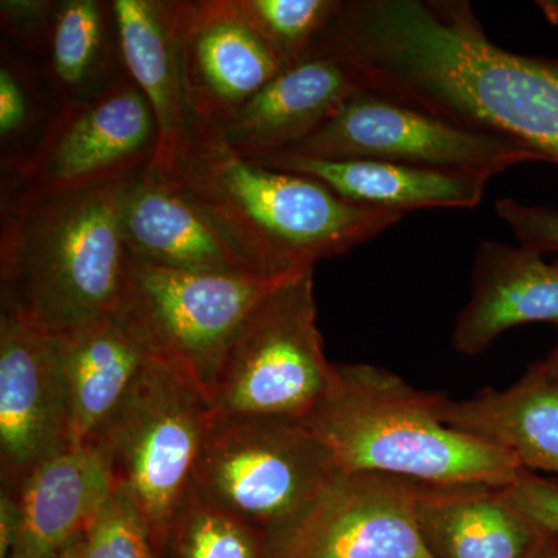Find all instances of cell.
Wrapping results in <instances>:
<instances>
[{
	"label": "cell",
	"instance_id": "obj_1",
	"mask_svg": "<svg viewBox=\"0 0 558 558\" xmlns=\"http://www.w3.org/2000/svg\"><path fill=\"white\" fill-rule=\"evenodd\" d=\"M315 49L377 94L558 165V60L502 49L464 0H349Z\"/></svg>",
	"mask_w": 558,
	"mask_h": 558
},
{
	"label": "cell",
	"instance_id": "obj_2",
	"mask_svg": "<svg viewBox=\"0 0 558 558\" xmlns=\"http://www.w3.org/2000/svg\"><path fill=\"white\" fill-rule=\"evenodd\" d=\"M267 277L314 270L387 231L402 213L341 199L318 180L241 156L193 119L170 172Z\"/></svg>",
	"mask_w": 558,
	"mask_h": 558
},
{
	"label": "cell",
	"instance_id": "obj_3",
	"mask_svg": "<svg viewBox=\"0 0 558 558\" xmlns=\"http://www.w3.org/2000/svg\"><path fill=\"white\" fill-rule=\"evenodd\" d=\"M446 398L380 366L336 365L328 395L301 424L325 444L340 472L433 486H509L524 469L506 451L447 424Z\"/></svg>",
	"mask_w": 558,
	"mask_h": 558
},
{
	"label": "cell",
	"instance_id": "obj_4",
	"mask_svg": "<svg viewBox=\"0 0 558 558\" xmlns=\"http://www.w3.org/2000/svg\"><path fill=\"white\" fill-rule=\"evenodd\" d=\"M132 179L53 199H3L2 304L53 336L119 314L130 259L121 205Z\"/></svg>",
	"mask_w": 558,
	"mask_h": 558
},
{
	"label": "cell",
	"instance_id": "obj_5",
	"mask_svg": "<svg viewBox=\"0 0 558 558\" xmlns=\"http://www.w3.org/2000/svg\"><path fill=\"white\" fill-rule=\"evenodd\" d=\"M317 314L314 270L275 286L223 351L208 392L213 417L301 422L310 416L336 377Z\"/></svg>",
	"mask_w": 558,
	"mask_h": 558
},
{
	"label": "cell",
	"instance_id": "obj_6",
	"mask_svg": "<svg viewBox=\"0 0 558 558\" xmlns=\"http://www.w3.org/2000/svg\"><path fill=\"white\" fill-rule=\"evenodd\" d=\"M213 410L207 395L167 363L153 360L89 444L113 488L130 495L159 546L189 497Z\"/></svg>",
	"mask_w": 558,
	"mask_h": 558
},
{
	"label": "cell",
	"instance_id": "obj_7",
	"mask_svg": "<svg viewBox=\"0 0 558 558\" xmlns=\"http://www.w3.org/2000/svg\"><path fill=\"white\" fill-rule=\"evenodd\" d=\"M339 472L299 421L213 417L190 492L270 538Z\"/></svg>",
	"mask_w": 558,
	"mask_h": 558
},
{
	"label": "cell",
	"instance_id": "obj_8",
	"mask_svg": "<svg viewBox=\"0 0 558 558\" xmlns=\"http://www.w3.org/2000/svg\"><path fill=\"white\" fill-rule=\"evenodd\" d=\"M289 277L170 269L130 258L119 314L154 360L178 369L208 398L230 340Z\"/></svg>",
	"mask_w": 558,
	"mask_h": 558
},
{
	"label": "cell",
	"instance_id": "obj_9",
	"mask_svg": "<svg viewBox=\"0 0 558 558\" xmlns=\"http://www.w3.org/2000/svg\"><path fill=\"white\" fill-rule=\"evenodd\" d=\"M156 150L153 110L124 73L105 89L57 109L3 197L46 201L123 182L148 168Z\"/></svg>",
	"mask_w": 558,
	"mask_h": 558
},
{
	"label": "cell",
	"instance_id": "obj_10",
	"mask_svg": "<svg viewBox=\"0 0 558 558\" xmlns=\"http://www.w3.org/2000/svg\"><path fill=\"white\" fill-rule=\"evenodd\" d=\"M282 153L391 161L490 179L517 165L542 161L512 140L465 130L371 89L352 95L310 137Z\"/></svg>",
	"mask_w": 558,
	"mask_h": 558
},
{
	"label": "cell",
	"instance_id": "obj_11",
	"mask_svg": "<svg viewBox=\"0 0 558 558\" xmlns=\"http://www.w3.org/2000/svg\"><path fill=\"white\" fill-rule=\"evenodd\" d=\"M269 558H435L416 517V483L339 472L292 523Z\"/></svg>",
	"mask_w": 558,
	"mask_h": 558
},
{
	"label": "cell",
	"instance_id": "obj_12",
	"mask_svg": "<svg viewBox=\"0 0 558 558\" xmlns=\"http://www.w3.org/2000/svg\"><path fill=\"white\" fill-rule=\"evenodd\" d=\"M72 447L68 399L54 337L27 314H0V465L20 487L44 462Z\"/></svg>",
	"mask_w": 558,
	"mask_h": 558
},
{
	"label": "cell",
	"instance_id": "obj_13",
	"mask_svg": "<svg viewBox=\"0 0 558 558\" xmlns=\"http://www.w3.org/2000/svg\"><path fill=\"white\" fill-rule=\"evenodd\" d=\"M191 117L219 128L282 69L233 0H163Z\"/></svg>",
	"mask_w": 558,
	"mask_h": 558
},
{
	"label": "cell",
	"instance_id": "obj_14",
	"mask_svg": "<svg viewBox=\"0 0 558 558\" xmlns=\"http://www.w3.org/2000/svg\"><path fill=\"white\" fill-rule=\"evenodd\" d=\"M128 255L170 269L260 274L199 202L171 175L143 170L121 205Z\"/></svg>",
	"mask_w": 558,
	"mask_h": 558
},
{
	"label": "cell",
	"instance_id": "obj_15",
	"mask_svg": "<svg viewBox=\"0 0 558 558\" xmlns=\"http://www.w3.org/2000/svg\"><path fill=\"white\" fill-rule=\"evenodd\" d=\"M363 89L368 87L354 65L329 51L314 50L279 70L216 131L241 156L259 159L300 145Z\"/></svg>",
	"mask_w": 558,
	"mask_h": 558
},
{
	"label": "cell",
	"instance_id": "obj_16",
	"mask_svg": "<svg viewBox=\"0 0 558 558\" xmlns=\"http://www.w3.org/2000/svg\"><path fill=\"white\" fill-rule=\"evenodd\" d=\"M472 295L459 312L451 344L459 354L478 355L501 333L526 323L558 328V260L535 250L484 241L473 263Z\"/></svg>",
	"mask_w": 558,
	"mask_h": 558
},
{
	"label": "cell",
	"instance_id": "obj_17",
	"mask_svg": "<svg viewBox=\"0 0 558 558\" xmlns=\"http://www.w3.org/2000/svg\"><path fill=\"white\" fill-rule=\"evenodd\" d=\"M112 488L108 465L92 444L44 462L20 487L9 488L14 497L9 558H60Z\"/></svg>",
	"mask_w": 558,
	"mask_h": 558
},
{
	"label": "cell",
	"instance_id": "obj_18",
	"mask_svg": "<svg viewBox=\"0 0 558 558\" xmlns=\"http://www.w3.org/2000/svg\"><path fill=\"white\" fill-rule=\"evenodd\" d=\"M53 337L72 446H86L154 359L120 314L102 315Z\"/></svg>",
	"mask_w": 558,
	"mask_h": 558
},
{
	"label": "cell",
	"instance_id": "obj_19",
	"mask_svg": "<svg viewBox=\"0 0 558 558\" xmlns=\"http://www.w3.org/2000/svg\"><path fill=\"white\" fill-rule=\"evenodd\" d=\"M416 517L435 558H531L549 532L487 484L416 483Z\"/></svg>",
	"mask_w": 558,
	"mask_h": 558
},
{
	"label": "cell",
	"instance_id": "obj_20",
	"mask_svg": "<svg viewBox=\"0 0 558 558\" xmlns=\"http://www.w3.org/2000/svg\"><path fill=\"white\" fill-rule=\"evenodd\" d=\"M250 160L318 180L341 199L402 215L422 208H475L483 201L490 180L470 172L440 171L391 161L318 159L292 153Z\"/></svg>",
	"mask_w": 558,
	"mask_h": 558
},
{
	"label": "cell",
	"instance_id": "obj_21",
	"mask_svg": "<svg viewBox=\"0 0 558 558\" xmlns=\"http://www.w3.org/2000/svg\"><path fill=\"white\" fill-rule=\"evenodd\" d=\"M121 64L153 110L157 150L146 170L168 175L190 137L178 46L163 0H112Z\"/></svg>",
	"mask_w": 558,
	"mask_h": 558
},
{
	"label": "cell",
	"instance_id": "obj_22",
	"mask_svg": "<svg viewBox=\"0 0 558 558\" xmlns=\"http://www.w3.org/2000/svg\"><path fill=\"white\" fill-rule=\"evenodd\" d=\"M442 417L506 451L524 470L558 476V377L535 363L512 387L484 388L465 400L446 398Z\"/></svg>",
	"mask_w": 558,
	"mask_h": 558
},
{
	"label": "cell",
	"instance_id": "obj_23",
	"mask_svg": "<svg viewBox=\"0 0 558 558\" xmlns=\"http://www.w3.org/2000/svg\"><path fill=\"white\" fill-rule=\"evenodd\" d=\"M43 58L47 84L60 106L89 97L123 76L112 2H57Z\"/></svg>",
	"mask_w": 558,
	"mask_h": 558
},
{
	"label": "cell",
	"instance_id": "obj_24",
	"mask_svg": "<svg viewBox=\"0 0 558 558\" xmlns=\"http://www.w3.org/2000/svg\"><path fill=\"white\" fill-rule=\"evenodd\" d=\"M159 550L161 558H269V537L190 492Z\"/></svg>",
	"mask_w": 558,
	"mask_h": 558
},
{
	"label": "cell",
	"instance_id": "obj_25",
	"mask_svg": "<svg viewBox=\"0 0 558 558\" xmlns=\"http://www.w3.org/2000/svg\"><path fill=\"white\" fill-rule=\"evenodd\" d=\"M341 0H233L282 69L310 57L337 16Z\"/></svg>",
	"mask_w": 558,
	"mask_h": 558
},
{
	"label": "cell",
	"instance_id": "obj_26",
	"mask_svg": "<svg viewBox=\"0 0 558 558\" xmlns=\"http://www.w3.org/2000/svg\"><path fill=\"white\" fill-rule=\"evenodd\" d=\"M53 119V117H51ZM39 83L27 62L5 44L0 57V148L2 168L13 174L49 126Z\"/></svg>",
	"mask_w": 558,
	"mask_h": 558
},
{
	"label": "cell",
	"instance_id": "obj_27",
	"mask_svg": "<svg viewBox=\"0 0 558 558\" xmlns=\"http://www.w3.org/2000/svg\"><path fill=\"white\" fill-rule=\"evenodd\" d=\"M81 558H161L148 521L130 495L112 488L83 534Z\"/></svg>",
	"mask_w": 558,
	"mask_h": 558
},
{
	"label": "cell",
	"instance_id": "obj_28",
	"mask_svg": "<svg viewBox=\"0 0 558 558\" xmlns=\"http://www.w3.org/2000/svg\"><path fill=\"white\" fill-rule=\"evenodd\" d=\"M495 211L523 247L542 255L558 253V209L501 199L495 204Z\"/></svg>",
	"mask_w": 558,
	"mask_h": 558
},
{
	"label": "cell",
	"instance_id": "obj_29",
	"mask_svg": "<svg viewBox=\"0 0 558 558\" xmlns=\"http://www.w3.org/2000/svg\"><path fill=\"white\" fill-rule=\"evenodd\" d=\"M54 7L57 2L51 0H2V31L17 46L43 57L49 39Z\"/></svg>",
	"mask_w": 558,
	"mask_h": 558
},
{
	"label": "cell",
	"instance_id": "obj_30",
	"mask_svg": "<svg viewBox=\"0 0 558 558\" xmlns=\"http://www.w3.org/2000/svg\"><path fill=\"white\" fill-rule=\"evenodd\" d=\"M506 494L524 513L545 527L558 534V483L543 478L538 473L523 470L509 486Z\"/></svg>",
	"mask_w": 558,
	"mask_h": 558
},
{
	"label": "cell",
	"instance_id": "obj_31",
	"mask_svg": "<svg viewBox=\"0 0 558 558\" xmlns=\"http://www.w3.org/2000/svg\"><path fill=\"white\" fill-rule=\"evenodd\" d=\"M531 558H558V534L557 532H548L542 545L535 550Z\"/></svg>",
	"mask_w": 558,
	"mask_h": 558
},
{
	"label": "cell",
	"instance_id": "obj_32",
	"mask_svg": "<svg viewBox=\"0 0 558 558\" xmlns=\"http://www.w3.org/2000/svg\"><path fill=\"white\" fill-rule=\"evenodd\" d=\"M535 365H537L539 369L545 371L546 374H549V376L558 377V337L556 344L550 349L549 354L546 355L545 359L535 363Z\"/></svg>",
	"mask_w": 558,
	"mask_h": 558
},
{
	"label": "cell",
	"instance_id": "obj_33",
	"mask_svg": "<svg viewBox=\"0 0 558 558\" xmlns=\"http://www.w3.org/2000/svg\"><path fill=\"white\" fill-rule=\"evenodd\" d=\"M60 558H81L80 537L70 543L64 553L61 554Z\"/></svg>",
	"mask_w": 558,
	"mask_h": 558
}]
</instances>
